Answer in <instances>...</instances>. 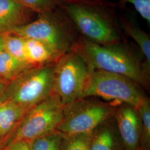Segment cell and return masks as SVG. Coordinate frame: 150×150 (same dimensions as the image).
<instances>
[{"label":"cell","mask_w":150,"mask_h":150,"mask_svg":"<svg viewBox=\"0 0 150 150\" xmlns=\"http://www.w3.org/2000/svg\"><path fill=\"white\" fill-rule=\"evenodd\" d=\"M72 50L80 55L90 71L101 70L123 75L149 90L150 69L141 52L126 41L100 45L79 35Z\"/></svg>","instance_id":"cell-1"},{"label":"cell","mask_w":150,"mask_h":150,"mask_svg":"<svg viewBox=\"0 0 150 150\" xmlns=\"http://www.w3.org/2000/svg\"><path fill=\"white\" fill-rule=\"evenodd\" d=\"M114 7L107 0H60L59 6L80 36L100 45L126 41Z\"/></svg>","instance_id":"cell-2"},{"label":"cell","mask_w":150,"mask_h":150,"mask_svg":"<svg viewBox=\"0 0 150 150\" xmlns=\"http://www.w3.org/2000/svg\"><path fill=\"white\" fill-rule=\"evenodd\" d=\"M7 33L41 41L61 55L72 50L79 36L74 25L59 7L39 15L36 20Z\"/></svg>","instance_id":"cell-3"},{"label":"cell","mask_w":150,"mask_h":150,"mask_svg":"<svg viewBox=\"0 0 150 150\" xmlns=\"http://www.w3.org/2000/svg\"><path fill=\"white\" fill-rule=\"evenodd\" d=\"M54 63L32 67L9 82L0 102L8 101L28 111L51 96L54 91Z\"/></svg>","instance_id":"cell-4"},{"label":"cell","mask_w":150,"mask_h":150,"mask_svg":"<svg viewBox=\"0 0 150 150\" xmlns=\"http://www.w3.org/2000/svg\"><path fill=\"white\" fill-rule=\"evenodd\" d=\"M144 87L123 75L101 70L90 72L81 98L98 97L138 108L146 95Z\"/></svg>","instance_id":"cell-5"},{"label":"cell","mask_w":150,"mask_h":150,"mask_svg":"<svg viewBox=\"0 0 150 150\" xmlns=\"http://www.w3.org/2000/svg\"><path fill=\"white\" fill-rule=\"evenodd\" d=\"M63 113L64 107L52 93L27 112L12 134L2 141L0 146H5L14 141L31 142L56 130L62 120Z\"/></svg>","instance_id":"cell-6"},{"label":"cell","mask_w":150,"mask_h":150,"mask_svg":"<svg viewBox=\"0 0 150 150\" xmlns=\"http://www.w3.org/2000/svg\"><path fill=\"white\" fill-rule=\"evenodd\" d=\"M115 104L94 97L81 98L64 107L63 118L56 130L64 135L92 132L114 116Z\"/></svg>","instance_id":"cell-7"},{"label":"cell","mask_w":150,"mask_h":150,"mask_svg":"<svg viewBox=\"0 0 150 150\" xmlns=\"http://www.w3.org/2000/svg\"><path fill=\"white\" fill-rule=\"evenodd\" d=\"M90 72L80 55L72 50L55 62L53 94L63 107L81 98Z\"/></svg>","instance_id":"cell-8"},{"label":"cell","mask_w":150,"mask_h":150,"mask_svg":"<svg viewBox=\"0 0 150 150\" xmlns=\"http://www.w3.org/2000/svg\"><path fill=\"white\" fill-rule=\"evenodd\" d=\"M114 117L125 150H140L141 118L138 108L125 103L115 104Z\"/></svg>","instance_id":"cell-9"},{"label":"cell","mask_w":150,"mask_h":150,"mask_svg":"<svg viewBox=\"0 0 150 150\" xmlns=\"http://www.w3.org/2000/svg\"><path fill=\"white\" fill-rule=\"evenodd\" d=\"M90 150H125L114 116L105 120L92 131Z\"/></svg>","instance_id":"cell-10"},{"label":"cell","mask_w":150,"mask_h":150,"mask_svg":"<svg viewBox=\"0 0 150 150\" xmlns=\"http://www.w3.org/2000/svg\"><path fill=\"white\" fill-rule=\"evenodd\" d=\"M33 13L18 0H0V33L28 23Z\"/></svg>","instance_id":"cell-11"},{"label":"cell","mask_w":150,"mask_h":150,"mask_svg":"<svg viewBox=\"0 0 150 150\" xmlns=\"http://www.w3.org/2000/svg\"><path fill=\"white\" fill-rule=\"evenodd\" d=\"M25 51L27 62L34 66L54 63L62 56L46 44L30 38H25Z\"/></svg>","instance_id":"cell-12"},{"label":"cell","mask_w":150,"mask_h":150,"mask_svg":"<svg viewBox=\"0 0 150 150\" xmlns=\"http://www.w3.org/2000/svg\"><path fill=\"white\" fill-rule=\"evenodd\" d=\"M121 29L124 35L132 38L139 47L147 66L150 69V38L132 20L126 17H119Z\"/></svg>","instance_id":"cell-13"},{"label":"cell","mask_w":150,"mask_h":150,"mask_svg":"<svg viewBox=\"0 0 150 150\" xmlns=\"http://www.w3.org/2000/svg\"><path fill=\"white\" fill-rule=\"evenodd\" d=\"M27 112L11 102H0V136L3 140L12 134Z\"/></svg>","instance_id":"cell-14"},{"label":"cell","mask_w":150,"mask_h":150,"mask_svg":"<svg viewBox=\"0 0 150 150\" xmlns=\"http://www.w3.org/2000/svg\"><path fill=\"white\" fill-rule=\"evenodd\" d=\"M34 66L17 59L5 51L0 53V79L10 82L25 71Z\"/></svg>","instance_id":"cell-15"},{"label":"cell","mask_w":150,"mask_h":150,"mask_svg":"<svg viewBox=\"0 0 150 150\" xmlns=\"http://www.w3.org/2000/svg\"><path fill=\"white\" fill-rule=\"evenodd\" d=\"M138 110L142 122L140 150H150V100L147 96L142 100Z\"/></svg>","instance_id":"cell-16"},{"label":"cell","mask_w":150,"mask_h":150,"mask_svg":"<svg viewBox=\"0 0 150 150\" xmlns=\"http://www.w3.org/2000/svg\"><path fill=\"white\" fill-rule=\"evenodd\" d=\"M64 134L55 130L30 142L31 150H61Z\"/></svg>","instance_id":"cell-17"},{"label":"cell","mask_w":150,"mask_h":150,"mask_svg":"<svg viewBox=\"0 0 150 150\" xmlns=\"http://www.w3.org/2000/svg\"><path fill=\"white\" fill-rule=\"evenodd\" d=\"M4 51L17 59L28 63L26 57L25 38L12 33H5Z\"/></svg>","instance_id":"cell-18"},{"label":"cell","mask_w":150,"mask_h":150,"mask_svg":"<svg viewBox=\"0 0 150 150\" xmlns=\"http://www.w3.org/2000/svg\"><path fill=\"white\" fill-rule=\"evenodd\" d=\"M92 132L70 135L64 134L61 150H90Z\"/></svg>","instance_id":"cell-19"},{"label":"cell","mask_w":150,"mask_h":150,"mask_svg":"<svg viewBox=\"0 0 150 150\" xmlns=\"http://www.w3.org/2000/svg\"><path fill=\"white\" fill-rule=\"evenodd\" d=\"M34 13L44 14L59 7L60 0H18Z\"/></svg>","instance_id":"cell-20"},{"label":"cell","mask_w":150,"mask_h":150,"mask_svg":"<svg viewBox=\"0 0 150 150\" xmlns=\"http://www.w3.org/2000/svg\"><path fill=\"white\" fill-rule=\"evenodd\" d=\"M127 4L133 6L140 16L150 26V0H118V5L120 6Z\"/></svg>","instance_id":"cell-21"},{"label":"cell","mask_w":150,"mask_h":150,"mask_svg":"<svg viewBox=\"0 0 150 150\" xmlns=\"http://www.w3.org/2000/svg\"><path fill=\"white\" fill-rule=\"evenodd\" d=\"M5 146L8 150H31L30 142L24 141L12 142Z\"/></svg>","instance_id":"cell-22"},{"label":"cell","mask_w":150,"mask_h":150,"mask_svg":"<svg viewBox=\"0 0 150 150\" xmlns=\"http://www.w3.org/2000/svg\"><path fill=\"white\" fill-rule=\"evenodd\" d=\"M8 82H9L0 79V99L2 96V95L5 91V90L6 87L7 85V84L8 83Z\"/></svg>","instance_id":"cell-23"},{"label":"cell","mask_w":150,"mask_h":150,"mask_svg":"<svg viewBox=\"0 0 150 150\" xmlns=\"http://www.w3.org/2000/svg\"><path fill=\"white\" fill-rule=\"evenodd\" d=\"M5 33H0V53L4 51Z\"/></svg>","instance_id":"cell-24"},{"label":"cell","mask_w":150,"mask_h":150,"mask_svg":"<svg viewBox=\"0 0 150 150\" xmlns=\"http://www.w3.org/2000/svg\"><path fill=\"white\" fill-rule=\"evenodd\" d=\"M0 150H8L6 146H0Z\"/></svg>","instance_id":"cell-25"},{"label":"cell","mask_w":150,"mask_h":150,"mask_svg":"<svg viewBox=\"0 0 150 150\" xmlns=\"http://www.w3.org/2000/svg\"><path fill=\"white\" fill-rule=\"evenodd\" d=\"M2 141H3V139H2V138L0 136V145H1V144L2 143Z\"/></svg>","instance_id":"cell-26"}]
</instances>
